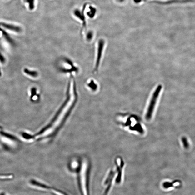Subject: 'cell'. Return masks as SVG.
<instances>
[{
    "label": "cell",
    "instance_id": "cell-1",
    "mask_svg": "<svg viewBox=\"0 0 195 195\" xmlns=\"http://www.w3.org/2000/svg\"><path fill=\"white\" fill-rule=\"evenodd\" d=\"M71 83H68L67 92V99L56 119L49 127L41 132V133L37 135L36 136L37 138H43L48 136L54 132L61 124L67 113L75 103L77 98L76 86L73 87V95H72L71 94Z\"/></svg>",
    "mask_w": 195,
    "mask_h": 195
},
{
    "label": "cell",
    "instance_id": "cell-2",
    "mask_svg": "<svg viewBox=\"0 0 195 195\" xmlns=\"http://www.w3.org/2000/svg\"><path fill=\"white\" fill-rule=\"evenodd\" d=\"M162 86L161 84L158 85L155 88L152 93L151 98L149 105L146 114V119L148 120L151 119L152 114L157 102L162 89Z\"/></svg>",
    "mask_w": 195,
    "mask_h": 195
},
{
    "label": "cell",
    "instance_id": "cell-3",
    "mask_svg": "<svg viewBox=\"0 0 195 195\" xmlns=\"http://www.w3.org/2000/svg\"><path fill=\"white\" fill-rule=\"evenodd\" d=\"M104 45H105V41L104 39H99L98 43L96 64L95 65L93 71V72L94 73H96V72L98 71L102 56L103 54Z\"/></svg>",
    "mask_w": 195,
    "mask_h": 195
},
{
    "label": "cell",
    "instance_id": "cell-4",
    "mask_svg": "<svg viewBox=\"0 0 195 195\" xmlns=\"http://www.w3.org/2000/svg\"><path fill=\"white\" fill-rule=\"evenodd\" d=\"M74 15L82 22L83 29H85L87 24L84 14V10L82 11L78 10H75L74 11Z\"/></svg>",
    "mask_w": 195,
    "mask_h": 195
},
{
    "label": "cell",
    "instance_id": "cell-5",
    "mask_svg": "<svg viewBox=\"0 0 195 195\" xmlns=\"http://www.w3.org/2000/svg\"><path fill=\"white\" fill-rule=\"evenodd\" d=\"M0 27H3L4 28L16 32H20L22 31L21 28L19 27L4 22H0Z\"/></svg>",
    "mask_w": 195,
    "mask_h": 195
},
{
    "label": "cell",
    "instance_id": "cell-6",
    "mask_svg": "<svg viewBox=\"0 0 195 195\" xmlns=\"http://www.w3.org/2000/svg\"><path fill=\"white\" fill-rule=\"evenodd\" d=\"M124 163L123 162L122 160H121V161L120 166V167L119 166H117V170L118 172V175L117 178V179H116V182L118 183V184L120 182L121 180L122 169V168L124 166Z\"/></svg>",
    "mask_w": 195,
    "mask_h": 195
},
{
    "label": "cell",
    "instance_id": "cell-7",
    "mask_svg": "<svg viewBox=\"0 0 195 195\" xmlns=\"http://www.w3.org/2000/svg\"><path fill=\"white\" fill-rule=\"evenodd\" d=\"M31 183L32 184H33L34 185H35L37 187L40 188H41L44 189L49 190H51V188H51L50 187L48 186L43 184H42V183H41L38 182H37V181L35 180H31Z\"/></svg>",
    "mask_w": 195,
    "mask_h": 195
},
{
    "label": "cell",
    "instance_id": "cell-8",
    "mask_svg": "<svg viewBox=\"0 0 195 195\" xmlns=\"http://www.w3.org/2000/svg\"><path fill=\"white\" fill-rule=\"evenodd\" d=\"M97 13V10L94 7L90 6L89 8V10L87 12V15L90 18H93L96 16Z\"/></svg>",
    "mask_w": 195,
    "mask_h": 195
},
{
    "label": "cell",
    "instance_id": "cell-9",
    "mask_svg": "<svg viewBox=\"0 0 195 195\" xmlns=\"http://www.w3.org/2000/svg\"><path fill=\"white\" fill-rule=\"evenodd\" d=\"M24 72L25 73L32 77H37L38 76V73L36 71H31L27 68H25L24 69Z\"/></svg>",
    "mask_w": 195,
    "mask_h": 195
},
{
    "label": "cell",
    "instance_id": "cell-10",
    "mask_svg": "<svg viewBox=\"0 0 195 195\" xmlns=\"http://www.w3.org/2000/svg\"><path fill=\"white\" fill-rule=\"evenodd\" d=\"M1 31L4 38H5L6 40L8 41V42L12 44V45H13V44H14L13 41L12 40V39L11 38L10 36H9L8 34L7 33V32L5 31H4L2 29Z\"/></svg>",
    "mask_w": 195,
    "mask_h": 195
},
{
    "label": "cell",
    "instance_id": "cell-11",
    "mask_svg": "<svg viewBox=\"0 0 195 195\" xmlns=\"http://www.w3.org/2000/svg\"><path fill=\"white\" fill-rule=\"evenodd\" d=\"M24 1L28 5L30 10H33L35 8V0H24Z\"/></svg>",
    "mask_w": 195,
    "mask_h": 195
},
{
    "label": "cell",
    "instance_id": "cell-12",
    "mask_svg": "<svg viewBox=\"0 0 195 195\" xmlns=\"http://www.w3.org/2000/svg\"><path fill=\"white\" fill-rule=\"evenodd\" d=\"M88 86L92 91H96L98 88V85L93 80L90 81V82L88 83Z\"/></svg>",
    "mask_w": 195,
    "mask_h": 195
},
{
    "label": "cell",
    "instance_id": "cell-13",
    "mask_svg": "<svg viewBox=\"0 0 195 195\" xmlns=\"http://www.w3.org/2000/svg\"><path fill=\"white\" fill-rule=\"evenodd\" d=\"M182 141L185 149L188 148L189 147V144L187 138L185 137H182Z\"/></svg>",
    "mask_w": 195,
    "mask_h": 195
},
{
    "label": "cell",
    "instance_id": "cell-14",
    "mask_svg": "<svg viewBox=\"0 0 195 195\" xmlns=\"http://www.w3.org/2000/svg\"><path fill=\"white\" fill-rule=\"evenodd\" d=\"M51 190H52V191L53 193L56 195H68L66 193H65L64 192H62L61 190H60L59 189L52 188Z\"/></svg>",
    "mask_w": 195,
    "mask_h": 195
},
{
    "label": "cell",
    "instance_id": "cell-15",
    "mask_svg": "<svg viewBox=\"0 0 195 195\" xmlns=\"http://www.w3.org/2000/svg\"><path fill=\"white\" fill-rule=\"evenodd\" d=\"M93 32L92 31H89L87 32L86 35V39L88 41H90L93 37Z\"/></svg>",
    "mask_w": 195,
    "mask_h": 195
},
{
    "label": "cell",
    "instance_id": "cell-16",
    "mask_svg": "<svg viewBox=\"0 0 195 195\" xmlns=\"http://www.w3.org/2000/svg\"><path fill=\"white\" fill-rule=\"evenodd\" d=\"M175 182L171 183L169 182H164L163 184V186L165 188H169L172 187H173V184Z\"/></svg>",
    "mask_w": 195,
    "mask_h": 195
},
{
    "label": "cell",
    "instance_id": "cell-17",
    "mask_svg": "<svg viewBox=\"0 0 195 195\" xmlns=\"http://www.w3.org/2000/svg\"><path fill=\"white\" fill-rule=\"evenodd\" d=\"M36 91L37 89L36 88L33 87L32 88L31 90V99H32L33 97L36 94Z\"/></svg>",
    "mask_w": 195,
    "mask_h": 195
},
{
    "label": "cell",
    "instance_id": "cell-18",
    "mask_svg": "<svg viewBox=\"0 0 195 195\" xmlns=\"http://www.w3.org/2000/svg\"><path fill=\"white\" fill-rule=\"evenodd\" d=\"M0 61L2 63H4L5 62V59L4 58V57L1 54V53L0 52Z\"/></svg>",
    "mask_w": 195,
    "mask_h": 195
},
{
    "label": "cell",
    "instance_id": "cell-19",
    "mask_svg": "<svg viewBox=\"0 0 195 195\" xmlns=\"http://www.w3.org/2000/svg\"><path fill=\"white\" fill-rule=\"evenodd\" d=\"M134 3L136 4H139L143 1V0H133Z\"/></svg>",
    "mask_w": 195,
    "mask_h": 195
},
{
    "label": "cell",
    "instance_id": "cell-20",
    "mask_svg": "<svg viewBox=\"0 0 195 195\" xmlns=\"http://www.w3.org/2000/svg\"><path fill=\"white\" fill-rule=\"evenodd\" d=\"M118 3H122L125 1V0H116Z\"/></svg>",
    "mask_w": 195,
    "mask_h": 195
},
{
    "label": "cell",
    "instance_id": "cell-21",
    "mask_svg": "<svg viewBox=\"0 0 195 195\" xmlns=\"http://www.w3.org/2000/svg\"><path fill=\"white\" fill-rule=\"evenodd\" d=\"M1 75H2V73H1V68H0V77H1Z\"/></svg>",
    "mask_w": 195,
    "mask_h": 195
}]
</instances>
